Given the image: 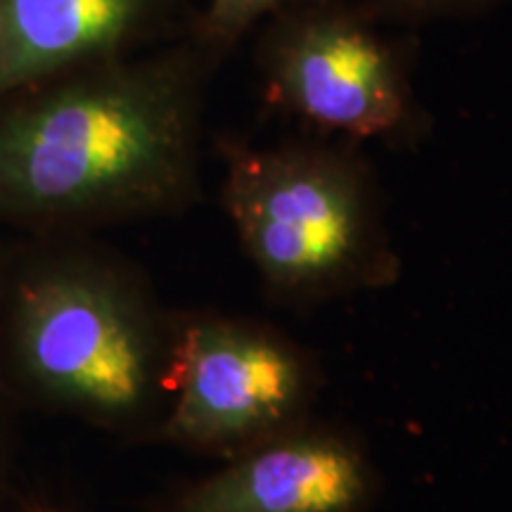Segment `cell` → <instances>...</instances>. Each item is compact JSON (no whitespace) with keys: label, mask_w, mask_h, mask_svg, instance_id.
Segmentation results:
<instances>
[{"label":"cell","mask_w":512,"mask_h":512,"mask_svg":"<svg viewBox=\"0 0 512 512\" xmlns=\"http://www.w3.org/2000/svg\"><path fill=\"white\" fill-rule=\"evenodd\" d=\"M195 88L178 69L69 86L0 121V216L69 226L174 209L195 181Z\"/></svg>","instance_id":"6da1fadb"},{"label":"cell","mask_w":512,"mask_h":512,"mask_svg":"<svg viewBox=\"0 0 512 512\" xmlns=\"http://www.w3.org/2000/svg\"><path fill=\"white\" fill-rule=\"evenodd\" d=\"M176 320L131 268L43 249L0 273V356L24 396L110 432H155L169 406Z\"/></svg>","instance_id":"7a4b0ae2"},{"label":"cell","mask_w":512,"mask_h":512,"mask_svg":"<svg viewBox=\"0 0 512 512\" xmlns=\"http://www.w3.org/2000/svg\"><path fill=\"white\" fill-rule=\"evenodd\" d=\"M223 207L268 290L316 302L396 283L373 176L342 145H226Z\"/></svg>","instance_id":"3957f363"},{"label":"cell","mask_w":512,"mask_h":512,"mask_svg":"<svg viewBox=\"0 0 512 512\" xmlns=\"http://www.w3.org/2000/svg\"><path fill=\"white\" fill-rule=\"evenodd\" d=\"M313 389L309 358L278 332L238 318H181L157 437L233 458L302 425Z\"/></svg>","instance_id":"277c9868"},{"label":"cell","mask_w":512,"mask_h":512,"mask_svg":"<svg viewBox=\"0 0 512 512\" xmlns=\"http://www.w3.org/2000/svg\"><path fill=\"white\" fill-rule=\"evenodd\" d=\"M268 29L261 69L273 105L318 131L370 140L413 119L403 60L363 19L330 8L285 10Z\"/></svg>","instance_id":"5b68a950"},{"label":"cell","mask_w":512,"mask_h":512,"mask_svg":"<svg viewBox=\"0 0 512 512\" xmlns=\"http://www.w3.org/2000/svg\"><path fill=\"white\" fill-rule=\"evenodd\" d=\"M373 470L337 432H290L261 441L171 498L164 512H363Z\"/></svg>","instance_id":"8992f818"},{"label":"cell","mask_w":512,"mask_h":512,"mask_svg":"<svg viewBox=\"0 0 512 512\" xmlns=\"http://www.w3.org/2000/svg\"><path fill=\"white\" fill-rule=\"evenodd\" d=\"M140 12L143 0H0V91L114 48Z\"/></svg>","instance_id":"52a82bcc"},{"label":"cell","mask_w":512,"mask_h":512,"mask_svg":"<svg viewBox=\"0 0 512 512\" xmlns=\"http://www.w3.org/2000/svg\"><path fill=\"white\" fill-rule=\"evenodd\" d=\"M302 0H209L204 29L211 43L230 46L264 17L280 15Z\"/></svg>","instance_id":"ba28073f"},{"label":"cell","mask_w":512,"mask_h":512,"mask_svg":"<svg viewBox=\"0 0 512 512\" xmlns=\"http://www.w3.org/2000/svg\"><path fill=\"white\" fill-rule=\"evenodd\" d=\"M389 5L408 15L434 17V15H453V12H465L482 8L491 0H387Z\"/></svg>","instance_id":"9c48e42d"},{"label":"cell","mask_w":512,"mask_h":512,"mask_svg":"<svg viewBox=\"0 0 512 512\" xmlns=\"http://www.w3.org/2000/svg\"><path fill=\"white\" fill-rule=\"evenodd\" d=\"M5 491H8V460H5L3 441H0V503H3Z\"/></svg>","instance_id":"30bf717a"},{"label":"cell","mask_w":512,"mask_h":512,"mask_svg":"<svg viewBox=\"0 0 512 512\" xmlns=\"http://www.w3.org/2000/svg\"><path fill=\"white\" fill-rule=\"evenodd\" d=\"M29 512H60V510H50V508H38V505H36V508H31Z\"/></svg>","instance_id":"8fae6325"}]
</instances>
